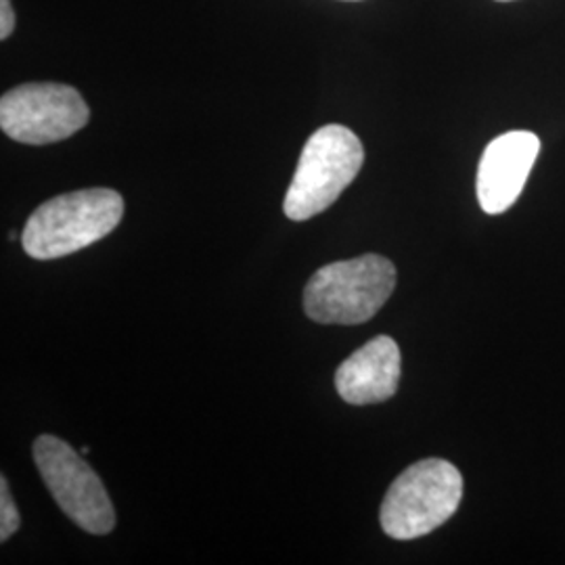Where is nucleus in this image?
<instances>
[{"label":"nucleus","mask_w":565,"mask_h":565,"mask_svg":"<svg viewBox=\"0 0 565 565\" xmlns=\"http://www.w3.org/2000/svg\"><path fill=\"white\" fill-rule=\"evenodd\" d=\"M124 216L114 189H82L39 205L28 218L21 245L34 260H55L107 237Z\"/></svg>","instance_id":"nucleus-1"},{"label":"nucleus","mask_w":565,"mask_h":565,"mask_svg":"<svg viewBox=\"0 0 565 565\" xmlns=\"http://www.w3.org/2000/svg\"><path fill=\"white\" fill-rule=\"evenodd\" d=\"M396 287V266L380 254L319 268L303 289L306 315L323 324L371 321Z\"/></svg>","instance_id":"nucleus-2"},{"label":"nucleus","mask_w":565,"mask_h":565,"mask_svg":"<svg viewBox=\"0 0 565 565\" xmlns=\"http://www.w3.org/2000/svg\"><path fill=\"white\" fill-rule=\"evenodd\" d=\"M364 149L361 139L342 124L319 128L303 145L294 181L282 210L294 223L324 212L361 172Z\"/></svg>","instance_id":"nucleus-3"},{"label":"nucleus","mask_w":565,"mask_h":565,"mask_svg":"<svg viewBox=\"0 0 565 565\" xmlns=\"http://www.w3.org/2000/svg\"><path fill=\"white\" fill-rule=\"evenodd\" d=\"M463 499L461 471L445 459L411 465L390 486L382 503V527L396 541H413L446 524Z\"/></svg>","instance_id":"nucleus-4"},{"label":"nucleus","mask_w":565,"mask_h":565,"mask_svg":"<svg viewBox=\"0 0 565 565\" xmlns=\"http://www.w3.org/2000/svg\"><path fill=\"white\" fill-rule=\"evenodd\" d=\"M90 120V109L74 86L30 82L0 99V128L13 141L51 145L76 135Z\"/></svg>","instance_id":"nucleus-5"},{"label":"nucleus","mask_w":565,"mask_h":565,"mask_svg":"<svg viewBox=\"0 0 565 565\" xmlns=\"http://www.w3.org/2000/svg\"><path fill=\"white\" fill-rule=\"evenodd\" d=\"M32 452L44 484L74 524L90 534H109L116 527L109 494L82 452L55 436H41Z\"/></svg>","instance_id":"nucleus-6"},{"label":"nucleus","mask_w":565,"mask_h":565,"mask_svg":"<svg viewBox=\"0 0 565 565\" xmlns=\"http://www.w3.org/2000/svg\"><path fill=\"white\" fill-rule=\"evenodd\" d=\"M539 151V137L527 130H511L486 147L478 166V202L486 214H503L518 202Z\"/></svg>","instance_id":"nucleus-7"},{"label":"nucleus","mask_w":565,"mask_h":565,"mask_svg":"<svg viewBox=\"0 0 565 565\" xmlns=\"http://www.w3.org/2000/svg\"><path fill=\"white\" fill-rule=\"evenodd\" d=\"M401 382V348L387 335L364 343L335 373L338 394L348 404L384 403Z\"/></svg>","instance_id":"nucleus-8"},{"label":"nucleus","mask_w":565,"mask_h":565,"mask_svg":"<svg viewBox=\"0 0 565 565\" xmlns=\"http://www.w3.org/2000/svg\"><path fill=\"white\" fill-rule=\"evenodd\" d=\"M20 513L18 507L13 503V497L9 492V482L2 476L0 478V541H9L18 527H20Z\"/></svg>","instance_id":"nucleus-9"},{"label":"nucleus","mask_w":565,"mask_h":565,"mask_svg":"<svg viewBox=\"0 0 565 565\" xmlns=\"http://www.w3.org/2000/svg\"><path fill=\"white\" fill-rule=\"evenodd\" d=\"M15 30V13L11 0H0V39L7 41Z\"/></svg>","instance_id":"nucleus-10"},{"label":"nucleus","mask_w":565,"mask_h":565,"mask_svg":"<svg viewBox=\"0 0 565 565\" xmlns=\"http://www.w3.org/2000/svg\"><path fill=\"white\" fill-rule=\"evenodd\" d=\"M501 2H507V0H501Z\"/></svg>","instance_id":"nucleus-11"}]
</instances>
